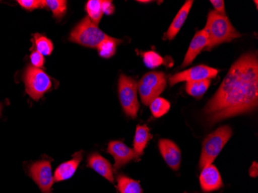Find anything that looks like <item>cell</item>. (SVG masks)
Returning a JSON list of instances; mask_svg holds the SVG:
<instances>
[{
  "label": "cell",
  "instance_id": "cell-31",
  "mask_svg": "<svg viewBox=\"0 0 258 193\" xmlns=\"http://www.w3.org/2000/svg\"><path fill=\"white\" fill-rule=\"evenodd\" d=\"M2 109H3L2 104H0V116H1V113H2Z\"/></svg>",
  "mask_w": 258,
  "mask_h": 193
},
{
  "label": "cell",
  "instance_id": "cell-2",
  "mask_svg": "<svg viewBox=\"0 0 258 193\" xmlns=\"http://www.w3.org/2000/svg\"><path fill=\"white\" fill-rule=\"evenodd\" d=\"M204 30L208 36L207 50H212L213 48L222 43H229L241 37L233 27L227 16L220 15L215 11L209 13Z\"/></svg>",
  "mask_w": 258,
  "mask_h": 193
},
{
  "label": "cell",
  "instance_id": "cell-16",
  "mask_svg": "<svg viewBox=\"0 0 258 193\" xmlns=\"http://www.w3.org/2000/svg\"><path fill=\"white\" fill-rule=\"evenodd\" d=\"M194 3L192 0H187V1H185L182 8L178 12L177 15L175 16L173 21L171 23L169 30L165 33L164 38L168 39L169 40H173L175 38V36L177 35V33H179V30H181L182 26H183L184 23H185V20H186L187 17H188L189 10L192 8Z\"/></svg>",
  "mask_w": 258,
  "mask_h": 193
},
{
  "label": "cell",
  "instance_id": "cell-27",
  "mask_svg": "<svg viewBox=\"0 0 258 193\" xmlns=\"http://www.w3.org/2000/svg\"><path fill=\"white\" fill-rule=\"evenodd\" d=\"M30 58L32 66L34 67V68H40L44 65V56L37 50H33V53L30 55Z\"/></svg>",
  "mask_w": 258,
  "mask_h": 193
},
{
  "label": "cell",
  "instance_id": "cell-1",
  "mask_svg": "<svg viewBox=\"0 0 258 193\" xmlns=\"http://www.w3.org/2000/svg\"><path fill=\"white\" fill-rule=\"evenodd\" d=\"M258 103L256 53L242 55L232 65L220 88L204 107L210 125L222 120L253 111Z\"/></svg>",
  "mask_w": 258,
  "mask_h": 193
},
{
  "label": "cell",
  "instance_id": "cell-3",
  "mask_svg": "<svg viewBox=\"0 0 258 193\" xmlns=\"http://www.w3.org/2000/svg\"><path fill=\"white\" fill-rule=\"evenodd\" d=\"M233 132L228 125L222 126L215 132L206 137L203 142L202 152L199 162L200 169H204L206 167L212 165L219 154L224 149L230 138Z\"/></svg>",
  "mask_w": 258,
  "mask_h": 193
},
{
  "label": "cell",
  "instance_id": "cell-6",
  "mask_svg": "<svg viewBox=\"0 0 258 193\" xmlns=\"http://www.w3.org/2000/svg\"><path fill=\"white\" fill-rule=\"evenodd\" d=\"M167 81L163 72L152 71L146 74L138 84V91L145 105H149L166 89Z\"/></svg>",
  "mask_w": 258,
  "mask_h": 193
},
{
  "label": "cell",
  "instance_id": "cell-9",
  "mask_svg": "<svg viewBox=\"0 0 258 193\" xmlns=\"http://www.w3.org/2000/svg\"><path fill=\"white\" fill-rule=\"evenodd\" d=\"M219 70L210 68L206 65H198L190 69L175 74L169 79V84L172 87L180 82H192V81H203V80L212 79L217 76Z\"/></svg>",
  "mask_w": 258,
  "mask_h": 193
},
{
  "label": "cell",
  "instance_id": "cell-22",
  "mask_svg": "<svg viewBox=\"0 0 258 193\" xmlns=\"http://www.w3.org/2000/svg\"><path fill=\"white\" fill-rule=\"evenodd\" d=\"M149 107L152 115L159 118L169 112L170 109V103L165 98L158 97L150 103Z\"/></svg>",
  "mask_w": 258,
  "mask_h": 193
},
{
  "label": "cell",
  "instance_id": "cell-23",
  "mask_svg": "<svg viewBox=\"0 0 258 193\" xmlns=\"http://www.w3.org/2000/svg\"><path fill=\"white\" fill-rule=\"evenodd\" d=\"M34 45L36 50L45 56H49L53 52V45L51 40L40 33L34 34Z\"/></svg>",
  "mask_w": 258,
  "mask_h": 193
},
{
  "label": "cell",
  "instance_id": "cell-15",
  "mask_svg": "<svg viewBox=\"0 0 258 193\" xmlns=\"http://www.w3.org/2000/svg\"><path fill=\"white\" fill-rule=\"evenodd\" d=\"M82 159H83L82 151H80L73 155L72 159L59 165L55 171L54 176H53L54 182H62L72 178L76 172L77 168Z\"/></svg>",
  "mask_w": 258,
  "mask_h": 193
},
{
  "label": "cell",
  "instance_id": "cell-30",
  "mask_svg": "<svg viewBox=\"0 0 258 193\" xmlns=\"http://www.w3.org/2000/svg\"><path fill=\"white\" fill-rule=\"evenodd\" d=\"M249 172H250V176L253 177V178L257 176V163H256V162H253V165L250 167Z\"/></svg>",
  "mask_w": 258,
  "mask_h": 193
},
{
  "label": "cell",
  "instance_id": "cell-21",
  "mask_svg": "<svg viewBox=\"0 0 258 193\" xmlns=\"http://www.w3.org/2000/svg\"><path fill=\"white\" fill-rule=\"evenodd\" d=\"M102 0H89L86 4L85 10L88 14L90 20L98 25L102 18Z\"/></svg>",
  "mask_w": 258,
  "mask_h": 193
},
{
  "label": "cell",
  "instance_id": "cell-11",
  "mask_svg": "<svg viewBox=\"0 0 258 193\" xmlns=\"http://www.w3.org/2000/svg\"><path fill=\"white\" fill-rule=\"evenodd\" d=\"M159 149L162 158L172 170L177 171L180 168L181 151L177 145L169 139H161Z\"/></svg>",
  "mask_w": 258,
  "mask_h": 193
},
{
  "label": "cell",
  "instance_id": "cell-25",
  "mask_svg": "<svg viewBox=\"0 0 258 193\" xmlns=\"http://www.w3.org/2000/svg\"><path fill=\"white\" fill-rule=\"evenodd\" d=\"M143 57V61L147 68L150 69H154L163 65L164 58L162 57L159 53L154 51H146L142 53Z\"/></svg>",
  "mask_w": 258,
  "mask_h": 193
},
{
  "label": "cell",
  "instance_id": "cell-20",
  "mask_svg": "<svg viewBox=\"0 0 258 193\" xmlns=\"http://www.w3.org/2000/svg\"><path fill=\"white\" fill-rule=\"evenodd\" d=\"M121 43V40L118 39L108 37V38L103 40L97 47L98 50V54L101 57L106 58V59L111 58L115 53L117 46Z\"/></svg>",
  "mask_w": 258,
  "mask_h": 193
},
{
  "label": "cell",
  "instance_id": "cell-8",
  "mask_svg": "<svg viewBox=\"0 0 258 193\" xmlns=\"http://www.w3.org/2000/svg\"><path fill=\"white\" fill-rule=\"evenodd\" d=\"M30 177L36 182L43 193H52L54 182L52 167L48 161L42 160L32 164L29 168Z\"/></svg>",
  "mask_w": 258,
  "mask_h": 193
},
{
  "label": "cell",
  "instance_id": "cell-17",
  "mask_svg": "<svg viewBox=\"0 0 258 193\" xmlns=\"http://www.w3.org/2000/svg\"><path fill=\"white\" fill-rule=\"evenodd\" d=\"M149 132L150 129L146 125H138L136 127L133 146L135 152L139 156L143 155L148 142L152 138Z\"/></svg>",
  "mask_w": 258,
  "mask_h": 193
},
{
  "label": "cell",
  "instance_id": "cell-12",
  "mask_svg": "<svg viewBox=\"0 0 258 193\" xmlns=\"http://www.w3.org/2000/svg\"><path fill=\"white\" fill-rule=\"evenodd\" d=\"M201 189L204 192H211L220 189L224 185L221 175L217 167L210 165L202 169L200 175Z\"/></svg>",
  "mask_w": 258,
  "mask_h": 193
},
{
  "label": "cell",
  "instance_id": "cell-7",
  "mask_svg": "<svg viewBox=\"0 0 258 193\" xmlns=\"http://www.w3.org/2000/svg\"><path fill=\"white\" fill-rule=\"evenodd\" d=\"M138 84L133 78L121 75L118 81L120 102L126 115L135 119L139 109Z\"/></svg>",
  "mask_w": 258,
  "mask_h": 193
},
{
  "label": "cell",
  "instance_id": "cell-18",
  "mask_svg": "<svg viewBox=\"0 0 258 193\" xmlns=\"http://www.w3.org/2000/svg\"><path fill=\"white\" fill-rule=\"evenodd\" d=\"M117 182L120 193H143V188L139 182L125 175H118Z\"/></svg>",
  "mask_w": 258,
  "mask_h": 193
},
{
  "label": "cell",
  "instance_id": "cell-4",
  "mask_svg": "<svg viewBox=\"0 0 258 193\" xmlns=\"http://www.w3.org/2000/svg\"><path fill=\"white\" fill-rule=\"evenodd\" d=\"M108 37V35L101 31L97 24L86 17L72 30L69 40L86 47L97 48Z\"/></svg>",
  "mask_w": 258,
  "mask_h": 193
},
{
  "label": "cell",
  "instance_id": "cell-14",
  "mask_svg": "<svg viewBox=\"0 0 258 193\" xmlns=\"http://www.w3.org/2000/svg\"><path fill=\"white\" fill-rule=\"evenodd\" d=\"M88 167L106 178L108 182H114L113 168L111 163L98 153H92L88 159Z\"/></svg>",
  "mask_w": 258,
  "mask_h": 193
},
{
  "label": "cell",
  "instance_id": "cell-28",
  "mask_svg": "<svg viewBox=\"0 0 258 193\" xmlns=\"http://www.w3.org/2000/svg\"><path fill=\"white\" fill-rule=\"evenodd\" d=\"M210 3L214 6L215 10L217 14L220 15L226 16L225 7H224V2L223 0H211Z\"/></svg>",
  "mask_w": 258,
  "mask_h": 193
},
{
  "label": "cell",
  "instance_id": "cell-13",
  "mask_svg": "<svg viewBox=\"0 0 258 193\" xmlns=\"http://www.w3.org/2000/svg\"><path fill=\"white\" fill-rule=\"evenodd\" d=\"M207 44H208V36L205 30L203 29L201 31L197 32L189 44V49L187 50L181 68H185L191 65L204 48L207 47Z\"/></svg>",
  "mask_w": 258,
  "mask_h": 193
},
{
  "label": "cell",
  "instance_id": "cell-26",
  "mask_svg": "<svg viewBox=\"0 0 258 193\" xmlns=\"http://www.w3.org/2000/svg\"><path fill=\"white\" fill-rule=\"evenodd\" d=\"M19 5L27 10H33L35 9L43 8L44 1L40 0H19Z\"/></svg>",
  "mask_w": 258,
  "mask_h": 193
},
{
  "label": "cell",
  "instance_id": "cell-24",
  "mask_svg": "<svg viewBox=\"0 0 258 193\" xmlns=\"http://www.w3.org/2000/svg\"><path fill=\"white\" fill-rule=\"evenodd\" d=\"M44 7H47L53 13V17L57 20L63 18L67 12V1L64 0H46Z\"/></svg>",
  "mask_w": 258,
  "mask_h": 193
},
{
  "label": "cell",
  "instance_id": "cell-5",
  "mask_svg": "<svg viewBox=\"0 0 258 193\" xmlns=\"http://www.w3.org/2000/svg\"><path fill=\"white\" fill-rule=\"evenodd\" d=\"M26 91L34 101H39L51 88V78L43 70L27 66L23 75Z\"/></svg>",
  "mask_w": 258,
  "mask_h": 193
},
{
  "label": "cell",
  "instance_id": "cell-19",
  "mask_svg": "<svg viewBox=\"0 0 258 193\" xmlns=\"http://www.w3.org/2000/svg\"><path fill=\"white\" fill-rule=\"evenodd\" d=\"M210 84H211V80L210 79L186 82L185 91L187 94L194 97L197 99H201L204 94L207 92Z\"/></svg>",
  "mask_w": 258,
  "mask_h": 193
},
{
  "label": "cell",
  "instance_id": "cell-10",
  "mask_svg": "<svg viewBox=\"0 0 258 193\" xmlns=\"http://www.w3.org/2000/svg\"><path fill=\"white\" fill-rule=\"evenodd\" d=\"M107 152L114 157V171L118 170L126 164L138 159L139 155L136 153L134 149L127 147L125 144L120 141H112L108 144Z\"/></svg>",
  "mask_w": 258,
  "mask_h": 193
},
{
  "label": "cell",
  "instance_id": "cell-29",
  "mask_svg": "<svg viewBox=\"0 0 258 193\" xmlns=\"http://www.w3.org/2000/svg\"><path fill=\"white\" fill-rule=\"evenodd\" d=\"M102 10L104 14L106 15H111L114 11V7L111 1H103Z\"/></svg>",
  "mask_w": 258,
  "mask_h": 193
}]
</instances>
